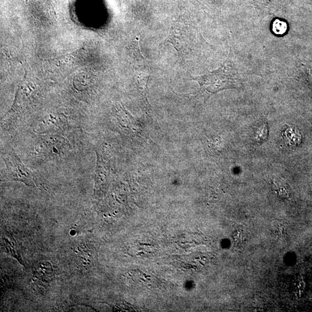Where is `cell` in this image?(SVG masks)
<instances>
[{"label": "cell", "mask_w": 312, "mask_h": 312, "mask_svg": "<svg viewBox=\"0 0 312 312\" xmlns=\"http://www.w3.org/2000/svg\"><path fill=\"white\" fill-rule=\"evenodd\" d=\"M67 140L58 135L42 136L36 148L37 153L46 157L61 156L67 150Z\"/></svg>", "instance_id": "3"}, {"label": "cell", "mask_w": 312, "mask_h": 312, "mask_svg": "<svg viewBox=\"0 0 312 312\" xmlns=\"http://www.w3.org/2000/svg\"><path fill=\"white\" fill-rule=\"evenodd\" d=\"M3 159L6 165L7 180L22 182L29 187H36L31 170L24 165L14 149H7L3 154Z\"/></svg>", "instance_id": "2"}, {"label": "cell", "mask_w": 312, "mask_h": 312, "mask_svg": "<svg viewBox=\"0 0 312 312\" xmlns=\"http://www.w3.org/2000/svg\"><path fill=\"white\" fill-rule=\"evenodd\" d=\"M34 275L37 279L45 283H49L53 277V269L50 263L42 262L34 269Z\"/></svg>", "instance_id": "6"}, {"label": "cell", "mask_w": 312, "mask_h": 312, "mask_svg": "<svg viewBox=\"0 0 312 312\" xmlns=\"http://www.w3.org/2000/svg\"><path fill=\"white\" fill-rule=\"evenodd\" d=\"M284 137L288 144L293 146L300 144L301 141L300 132L296 128L289 127L284 132Z\"/></svg>", "instance_id": "7"}, {"label": "cell", "mask_w": 312, "mask_h": 312, "mask_svg": "<svg viewBox=\"0 0 312 312\" xmlns=\"http://www.w3.org/2000/svg\"><path fill=\"white\" fill-rule=\"evenodd\" d=\"M288 25L283 20L276 19L272 24V31L276 36H283L287 32Z\"/></svg>", "instance_id": "8"}, {"label": "cell", "mask_w": 312, "mask_h": 312, "mask_svg": "<svg viewBox=\"0 0 312 312\" xmlns=\"http://www.w3.org/2000/svg\"><path fill=\"white\" fill-rule=\"evenodd\" d=\"M67 119L62 114H50L38 123L35 131L38 134L55 135L66 129Z\"/></svg>", "instance_id": "5"}, {"label": "cell", "mask_w": 312, "mask_h": 312, "mask_svg": "<svg viewBox=\"0 0 312 312\" xmlns=\"http://www.w3.org/2000/svg\"><path fill=\"white\" fill-rule=\"evenodd\" d=\"M97 164L95 177V194L100 195L105 189L110 172V161L102 149L96 151Z\"/></svg>", "instance_id": "4"}, {"label": "cell", "mask_w": 312, "mask_h": 312, "mask_svg": "<svg viewBox=\"0 0 312 312\" xmlns=\"http://www.w3.org/2000/svg\"><path fill=\"white\" fill-rule=\"evenodd\" d=\"M191 79L198 82L203 91L211 94L236 88L240 84L237 68L231 60L226 61L219 69Z\"/></svg>", "instance_id": "1"}]
</instances>
